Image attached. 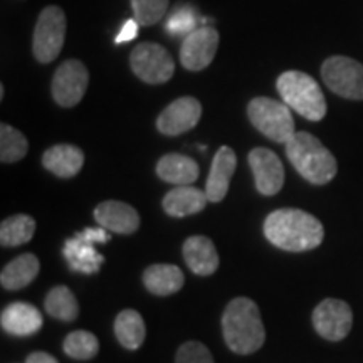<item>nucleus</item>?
Masks as SVG:
<instances>
[{"label":"nucleus","mask_w":363,"mask_h":363,"mask_svg":"<svg viewBox=\"0 0 363 363\" xmlns=\"http://www.w3.org/2000/svg\"><path fill=\"white\" fill-rule=\"evenodd\" d=\"M264 234L271 244L289 252H305L323 242L325 229L315 216L299 208H279L267 216Z\"/></svg>","instance_id":"nucleus-1"},{"label":"nucleus","mask_w":363,"mask_h":363,"mask_svg":"<svg viewBox=\"0 0 363 363\" xmlns=\"http://www.w3.org/2000/svg\"><path fill=\"white\" fill-rule=\"evenodd\" d=\"M222 331L227 347L239 355H249L264 345L266 331L259 308L249 298H235L227 305Z\"/></svg>","instance_id":"nucleus-2"},{"label":"nucleus","mask_w":363,"mask_h":363,"mask_svg":"<svg viewBox=\"0 0 363 363\" xmlns=\"http://www.w3.org/2000/svg\"><path fill=\"white\" fill-rule=\"evenodd\" d=\"M286 157L310 184L325 185L337 175L338 165L335 157L316 136L306 131L294 133L286 142Z\"/></svg>","instance_id":"nucleus-3"},{"label":"nucleus","mask_w":363,"mask_h":363,"mask_svg":"<svg viewBox=\"0 0 363 363\" xmlns=\"http://www.w3.org/2000/svg\"><path fill=\"white\" fill-rule=\"evenodd\" d=\"M278 91L283 101L298 115L310 121H320L326 115V99L320 84L301 71H286L278 78Z\"/></svg>","instance_id":"nucleus-4"},{"label":"nucleus","mask_w":363,"mask_h":363,"mask_svg":"<svg viewBox=\"0 0 363 363\" xmlns=\"http://www.w3.org/2000/svg\"><path fill=\"white\" fill-rule=\"evenodd\" d=\"M291 108L271 98H254L247 106V116L254 128L276 143H286L294 131Z\"/></svg>","instance_id":"nucleus-5"},{"label":"nucleus","mask_w":363,"mask_h":363,"mask_svg":"<svg viewBox=\"0 0 363 363\" xmlns=\"http://www.w3.org/2000/svg\"><path fill=\"white\" fill-rule=\"evenodd\" d=\"M110 233L104 227H88L79 230L65 242L62 254L72 271L83 274H94L103 266L104 257L94 249V244L108 242Z\"/></svg>","instance_id":"nucleus-6"},{"label":"nucleus","mask_w":363,"mask_h":363,"mask_svg":"<svg viewBox=\"0 0 363 363\" xmlns=\"http://www.w3.org/2000/svg\"><path fill=\"white\" fill-rule=\"evenodd\" d=\"M66 38V13L56 6L45 7L39 13L34 29L33 52L43 65H49L61 54Z\"/></svg>","instance_id":"nucleus-7"},{"label":"nucleus","mask_w":363,"mask_h":363,"mask_svg":"<svg viewBox=\"0 0 363 363\" xmlns=\"http://www.w3.org/2000/svg\"><path fill=\"white\" fill-rule=\"evenodd\" d=\"M325 84L338 96L363 99V65L347 56H331L321 66Z\"/></svg>","instance_id":"nucleus-8"},{"label":"nucleus","mask_w":363,"mask_h":363,"mask_svg":"<svg viewBox=\"0 0 363 363\" xmlns=\"http://www.w3.org/2000/svg\"><path fill=\"white\" fill-rule=\"evenodd\" d=\"M131 69L148 84L167 83L175 72V62L165 48L155 43L138 44L130 54Z\"/></svg>","instance_id":"nucleus-9"},{"label":"nucleus","mask_w":363,"mask_h":363,"mask_svg":"<svg viewBox=\"0 0 363 363\" xmlns=\"http://www.w3.org/2000/svg\"><path fill=\"white\" fill-rule=\"evenodd\" d=\"M89 83V72L78 59H69L57 67L52 78V98L59 106L72 108L83 99Z\"/></svg>","instance_id":"nucleus-10"},{"label":"nucleus","mask_w":363,"mask_h":363,"mask_svg":"<svg viewBox=\"0 0 363 363\" xmlns=\"http://www.w3.org/2000/svg\"><path fill=\"white\" fill-rule=\"evenodd\" d=\"M313 325L320 337L330 342H340L352 330V308L342 299L326 298L313 311Z\"/></svg>","instance_id":"nucleus-11"},{"label":"nucleus","mask_w":363,"mask_h":363,"mask_svg":"<svg viewBox=\"0 0 363 363\" xmlns=\"http://www.w3.org/2000/svg\"><path fill=\"white\" fill-rule=\"evenodd\" d=\"M219 48V33L211 26H201L184 38L180 62L189 71H202L214 61Z\"/></svg>","instance_id":"nucleus-12"},{"label":"nucleus","mask_w":363,"mask_h":363,"mask_svg":"<svg viewBox=\"0 0 363 363\" xmlns=\"http://www.w3.org/2000/svg\"><path fill=\"white\" fill-rule=\"evenodd\" d=\"M202 116V106L192 96L175 99L160 113L157 120V128L160 133L177 136L195 128Z\"/></svg>","instance_id":"nucleus-13"},{"label":"nucleus","mask_w":363,"mask_h":363,"mask_svg":"<svg viewBox=\"0 0 363 363\" xmlns=\"http://www.w3.org/2000/svg\"><path fill=\"white\" fill-rule=\"evenodd\" d=\"M256 187L262 195H276L284 185V167L279 157L267 148H254L247 157Z\"/></svg>","instance_id":"nucleus-14"},{"label":"nucleus","mask_w":363,"mask_h":363,"mask_svg":"<svg viewBox=\"0 0 363 363\" xmlns=\"http://www.w3.org/2000/svg\"><path fill=\"white\" fill-rule=\"evenodd\" d=\"M235 167H238V157H235L233 148L220 147L217 150L206 184L208 202H220L225 197L229 192L230 179H233Z\"/></svg>","instance_id":"nucleus-15"},{"label":"nucleus","mask_w":363,"mask_h":363,"mask_svg":"<svg viewBox=\"0 0 363 363\" xmlns=\"http://www.w3.org/2000/svg\"><path fill=\"white\" fill-rule=\"evenodd\" d=\"M98 224L116 234H133L140 227V216L133 207L125 202L106 201L94 208Z\"/></svg>","instance_id":"nucleus-16"},{"label":"nucleus","mask_w":363,"mask_h":363,"mask_svg":"<svg viewBox=\"0 0 363 363\" xmlns=\"http://www.w3.org/2000/svg\"><path fill=\"white\" fill-rule=\"evenodd\" d=\"M0 323H2V328L13 337H30L38 333L43 326V315L33 305L12 303L2 311Z\"/></svg>","instance_id":"nucleus-17"},{"label":"nucleus","mask_w":363,"mask_h":363,"mask_svg":"<svg viewBox=\"0 0 363 363\" xmlns=\"http://www.w3.org/2000/svg\"><path fill=\"white\" fill-rule=\"evenodd\" d=\"M184 257L190 271L199 276L214 274L219 267V254L208 238L192 235L184 242Z\"/></svg>","instance_id":"nucleus-18"},{"label":"nucleus","mask_w":363,"mask_h":363,"mask_svg":"<svg viewBox=\"0 0 363 363\" xmlns=\"http://www.w3.org/2000/svg\"><path fill=\"white\" fill-rule=\"evenodd\" d=\"M208 197L201 189L190 185H177L163 199V208L172 217H187L206 208Z\"/></svg>","instance_id":"nucleus-19"},{"label":"nucleus","mask_w":363,"mask_h":363,"mask_svg":"<svg viewBox=\"0 0 363 363\" xmlns=\"http://www.w3.org/2000/svg\"><path fill=\"white\" fill-rule=\"evenodd\" d=\"M43 165L51 174L61 179H69L83 169L84 153L74 145H56L44 153Z\"/></svg>","instance_id":"nucleus-20"},{"label":"nucleus","mask_w":363,"mask_h":363,"mask_svg":"<svg viewBox=\"0 0 363 363\" xmlns=\"http://www.w3.org/2000/svg\"><path fill=\"white\" fill-rule=\"evenodd\" d=\"M157 174L174 185H190L199 179V165L194 158L180 153H169L157 163Z\"/></svg>","instance_id":"nucleus-21"},{"label":"nucleus","mask_w":363,"mask_h":363,"mask_svg":"<svg viewBox=\"0 0 363 363\" xmlns=\"http://www.w3.org/2000/svg\"><path fill=\"white\" fill-rule=\"evenodd\" d=\"M184 281V272L174 264H153L143 272L145 286L157 296H169L180 291Z\"/></svg>","instance_id":"nucleus-22"},{"label":"nucleus","mask_w":363,"mask_h":363,"mask_svg":"<svg viewBox=\"0 0 363 363\" xmlns=\"http://www.w3.org/2000/svg\"><path fill=\"white\" fill-rule=\"evenodd\" d=\"M39 272V259L34 254H22L16 259L9 262L0 274V283L6 289L16 291V289L26 288L35 279Z\"/></svg>","instance_id":"nucleus-23"},{"label":"nucleus","mask_w":363,"mask_h":363,"mask_svg":"<svg viewBox=\"0 0 363 363\" xmlns=\"http://www.w3.org/2000/svg\"><path fill=\"white\" fill-rule=\"evenodd\" d=\"M115 335L118 342L128 350H136L145 342V321L135 310H125L116 316Z\"/></svg>","instance_id":"nucleus-24"},{"label":"nucleus","mask_w":363,"mask_h":363,"mask_svg":"<svg viewBox=\"0 0 363 363\" xmlns=\"http://www.w3.org/2000/svg\"><path fill=\"white\" fill-rule=\"evenodd\" d=\"M45 311L61 321H74L78 318L79 306L74 294L67 286H56L48 293L44 301Z\"/></svg>","instance_id":"nucleus-25"},{"label":"nucleus","mask_w":363,"mask_h":363,"mask_svg":"<svg viewBox=\"0 0 363 363\" xmlns=\"http://www.w3.org/2000/svg\"><path fill=\"white\" fill-rule=\"evenodd\" d=\"M35 233V222L33 217L19 214L12 216L0 225V242L2 246H21L29 242Z\"/></svg>","instance_id":"nucleus-26"},{"label":"nucleus","mask_w":363,"mask_h":363,"mask_svg":"<svg viewBox=\"0 0 363 363\" xmlns=\"http://www.w3.org/2000/svg\"><path fill=\"white\" fill-rule=\"evenodd\" d=\"M29 143L26 136L11 125H0V160L2 163L19 162L27 155Z\"/></svg>","instance_id":"nucleus-27"},{"label":"nucleus","mask_w":363,"mask_h":363,"mask_svg":"<svg viewBox=\"0 0 363 363\" xmlns=\"http://www.w3.org/2000/svg\"><path fill=\"white\" fill-rule=\"evenodd\" d=\"M62 348H65L66 355L74 358V360H89V358L96 357L99 343L93 333L79 330L67 335L65 343H62Z\"/></svg>","instance_id":"nucleus-28"},{"label":"nucleus","mask_w":363,"mask_h":363,"mask_svg":"<svg viewBox=\"0 0 363 363\" xmlns=\"http://www.w3.org/2000/svg\"><path fill=\"white\" fill-rule=\"evenodd\" d=\"M197 12L195 9H192L190 6H184L175 9L174 12L170 13V17L165 22V30L174 38H187L190 33H194L197 29Z\"/></svg>","instance_id":"nucleus-29"},{"label":"nucleus","mask_w":363,"mask_h":363,"mask_svg":"<svg viewBox=\"0 0 363 363\" xmlns=\"http://www.w3.org/2000/svg\"><path fill=\"white\" fill-rule=\"evenodd\" d=\"M135 19L140 26H153L163 19L169 9V0H131Z\"/></svg>","instance_id":"nucleus-30"},{"label":"nucleus","mask_w":363,"mask_h":363,"mask_svg":"<svg viewBox=\"0 0 363 363\" xmlns=\"http://www.w3.org/2000/svg\"><path fill=\"white\" fill-rule=\"evenodd\" d=\"M175 363H214L206 345L199 342L184 343L177 352Z\"/></svg>","instance_id":"nucleus-31"},{"label":"nucleus","mask_w":363,"mask_h":363,"mask_svg":"<svg viewBox=\"0 0 363 363\" xmlns=\"http://www.w3.org/2000/svg\"><path fill=\"white\" fill-rule=\"evenodd\" d=\"M138 29H140V22L136 19H130L126 21L123 27H121L120 34L115 38V43L116 44H125V43H130V40H133L136 35H138Z\"/></svg>","instance_id":"nucleus-32"},{"label":"nucleus","mask_w":363,"mask_h":363,"mask_svg":"<svg viewBox=\"0 0 363 363\" xmlns=\"http://www.w3.org/2000/svg\"><path fill=\"white\" fill-rule=\"evenodd\" d=\"M26 363H59V362L52 355H49V353L34 352L26 358Z\"/></svg>","instance_id":"nucleus-33"}]
</instances>
